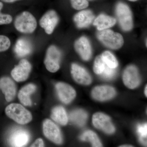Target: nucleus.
I'll use <instances>...</instances> for the list:
<instances>
[{"label":"nucleus","instance_id":"f257e3e1","mask_svg":"<svg viewBox=\"0 0 147 147\" xmlns=\"http://www.w3.org/2000/svg\"><path fill=\"white\" fill-rule=\"evenodd\" d=\"M14 26L16 30L20 32L32 33L36 28V19L28 11H24L16 16L14 21Z\"/></svg>","mask_w":147,"mask_h":147},{"label":"nucleus","instance_id":"f03ea898","mask_svg":"<svg viewBox=\"0 0 147 147\" xmlns=\"http://www.w3.org/2000/svg\"><path fill=\"white\" fill-rule=\"evenodd\" d=\"M5 111L9 117L20 124L28 123L32 119L31 113L21 104H10L5 108Z\"/></svg>","mask_w":147,"mask_h":147},{"label":"nucleus","instance_id":"7ed1b4c3","mask_svg":"<svg viewBox=\"0 0 147 147\" xmlns=\"http://www.w3.org/2000/svg\"><path fill=\"white\" fill-rule=\"evenodd\" d=\"M97 38L105 46L113 49H118L123 44V38L121 35L110 30L100 31L97 34Z\"/></svg>","mask_w":147,"mask_h":147},{"label":"nucleus","instance_id":"20e7f679","mask_svg":"<svg viewBox=\"0 0 147 147\" xmlns=\"http://www.w3.org/2000/svg\"><path fill=\"white\" fill-rule=\"evenodd\" d=\"M116 12L122 29L125 31L130 30L133 22L132 13L128 6L123 3H118L116 6Z\"/></svg>","mask_w":147,"mask_h":147},{"label":"nucleus","instance_id":"39448f33","mask_svg":"<svg viewBox=\"0 0 147 147\" xmlns=\"http://www.w3.org/2000/svg\"><path fill=\"white\" fill-rule=\"evenodd\" d=\"M61 53L55 45H51L46 52L44 64L48 71L55 73L60 68Z\"/></svg>","mask_w":147,"mask_h":147},{"label":"nucleus","instance_id":"423d86ee","mask_svg":"<svg viewBox=\"0 0 147 147\" xmlns=\"http://www.w3.org/2000/svg\"><path fill=\"white\" fill-rule=\"evenodd\" d=\"M92 123L96 128L102 130L107 134H112L115 131V128L111 119L103 113L94 114L92 117Z\"/></svg>","mask_w":147,"mask_h":147},{"label":"nucleus","instance_id":"0eeeda50","mask_svg":"<svg viewBox=\"0 0 147 147\" xmlns=\"http://www.w3.org/2000/svg\"><path fill=\"white\" fill-rule=\"evenodd\" d=\"M43 134L46 138L58 144L62 143L63 139L59 127L50 120H45L43 123Z\"/></svg>","mask_w":147,"mask_h":147},{"label":"nucleus","instance_id":"6e6552de","mask_svg":"<svg viewBox=\"0 0 147 147\" xmlns=\"http://www.w3.org/2000/svg\"><path fill=\"white\" fill-rule=\"evenodd\" d=\"M59 21L57 12L54 10L47 11L42 16L39 21L40 27L44 29L47 34H51L54 32Z\"/></svg>","mask_w":147,"mask_h":147},{"label":"nucleus","instance_id":"1a4fd4ad","mask_svg":"<svg viewBox=\"0 0 147 147\" xmlns=\"http://www.w3.org/2000/svg\"><path fill=\"white\" fill-rule=\"evenodd\" d=\"M123 79L125 85L129 88L134 89L137 88L141 80L137 67L132 65L127 67L124 71Z\"/></svg>","mask_w":147,"mask_h":147},{"label":"nucleus","instance_id":"9d476101","mask_svg":"<svg viewBox=\"0 0 147 147\" xmlns=\"http://www.w3.org/2000/svg\"><path fill=\"white\" fill-rule=\"evenodd\" d=\"M31 68V65L28 61L21 60L11 71V76L16 82H24L28 77Z\"/></svg>","mask_w":147,"mask_h":147},{"label":"nucleus","instance_id":"9b49d317","mask_svg":"<svg viewBox=\"0 0 147 147\" xmlns=\"http://www.w3.org/2000/svg\"><path fill=\"white\" fill-rule=\"evenodd\" d=\"M56 88L60 99L65 104L70 103L76 96L75 90L68 84L58 83L56 84Z\"/></svg>","mask_w":147,"mask_h":147},{"label":"nucleus","instance_id":"f8f14e48","mask_svg":"<svg viewBox=\"0 0 147 147\" xmlns=\"http://www.w3.org/2000/svg\"><path fill=\"white\" fill-rule=\"evenodd\" d=\"M30 138V134L26 130L17 129L10 134L9 142L11 146L23 147L28 143Z\"/></svg>","mask_w":147,"mask_h":147},{"label":"nucleus","instance_id":"ddd939ff","mask_svg":"<svg viewBox=\"0 0 147 147\" xmlns=\"http://www.w3.org/2000/svg\"><path fill=\"white\" fill-rule=\"evenodd\" d=\"M116 95L115 90L108 86H99L94 88L92 92L94 99L99 101H105L113 98Z\"/></svg>","mask_w":147,"mask_h":147},{"label":"nucleus","instance_id":"4468645a","mask_svg":"<svg viewBox=\"0 0 147 147\" xmlns=\"http://www.w3.org/2000/svg\"><path fill=\"white\" fill-rule=\"evenodd\" d=\"M71 74L74 79L79 84L88 85L91 83L92 78L89 74L76 64L73 63L71 65Z\"/></svg>","mask_w":147,"mask_h":147},{"label":"nucleus","instance_id":"2eb2a0df","mask_svg":"<svg viewBox=\"0 0 147 147\" xmlns=\"http://www.w3.org/2000/svg\"><path fill=\"white\" fill-rule=\"evenodd\" d=\"M74 48L84 60H89L91 57V47L88 40L86 37L82 36L76 40Z\"/></svg>","mask_w":147,"mask_h":147},{"label":"nucleus","instance_id":"dca6fc26","mask_svg":"<svg viewBox=\"0 0 147 147\" xmlns=\"http://www.w3.org/2000/svg\"><path fill=\"white\" fill-rule=\"evenodd\" d=\"M0 89L4 94L7 102L13 100L16 96V88L15 83L11 79L7 77L0 79Z\"/></svg>","mask_w":147,"mask_h":147},{"label":"nucleus","instance_id":"f3484780","mask_svg":"<svg viewBox=\"0 0 147 147\" xmlns=\"http://www.w3.org/2000/svg\"><path fill=\"white\" fill-rule=\"evenodd\" d=\"M94 18V16L90 10H83L74 16V21L76 26L79 28H82L88 26Z\"/></svg>","mask_w":147,"mask_h":147},{"label":"nucleus","instance_id":"a211bd4d","mask_svg":"<svg viewBox=\"0 0 147 147\" xmlns=\"http://www.w3.org/2000/svg\"><path fill=\"white\" fill-rule=\"evenodd\" d=\"M32 50L31 43L26 38H21L16 41L14 51L18 57H22L30 54Z\"/></svg>","mask_w":147,"mask_h":147},{"label":"nucleus","instance_id":"6ab92c4d","mask_svg":"<svg viewBox=\"0 0 147 147\" xmlns=\"http://www.w3.org/2000/svg\"><path fill=\"white\" fill-rule=\"evenodd\" d=\"M36 90V87L33 84H29L23 87L18 94V98L20 102L25 106H31L32 101L30 96Z\"/></svg>","mask_w":147,"mask_h":147},{"label":"nucleus","instance_id":"aec40b11","mask_svg":"<svg viewBox=\"0 0 147 147\" xmlns=\"http://www.w3.org/2000/svg\"><path fill=\"white\" fill-rule=\"evenodd\" d=\"M116 22L115 18L104 14H100L96 18L93 24L97 27L98 30L101 31L113 27Z\"/></svg>","mask_w":147,"mask_h":147},{"label":"nucleus","instance_id":"412c9836","mask_svg":"<svg viewBox=\"0 0 147 147\" xmlns=\"http://www.w3.org/2000/svg\"><path fill=\"white\" fill-rule=\"evenodd\" d=\"M51 117L53 120L61 125H65L68 122L67 114L64 108L61 106L54 108L52 110Z\"/></svg>","mask_w":147,"mask_h":147},{"label":"nucleus","instance_id":"4be33fe9","mask_svg":"<svg viewBox=\"0 0 147 147\" xmlns=\"http://www.w3.org/2000/svg\"><path fill=\"white\" fill-rule=\"evenodd\" d=\"M88 115L82 110H76L72 111L69 115V119L73 123L78 126H84L86 122Z\"/></svg>","mask_w":147,"mask_h":147},{"label":"nucleus","instance_id":"5701e85b","mask_svg":"<svg viewBox=\"0 0 147 147\" xmlns=\"http://www.w3.org/2000/svg\"><path fill=\"white\" fill-rule=\"evenodd\" d=\"M80 138L82 141L90 142L93 147H102V144L97 135L91 130L85 131L81 135Z\"/></svg>","mask_w":147,"mask_h":147},{"label":"nucleus","instance_id":"b1692460","mask_svg":"<svg viewBox=\"0 0 147 147\" xmlns=\"http://www.w3.org/2000/svg\"><path fill=\"white\" fill-rule=\"evenodd\" d=\"M105 63L110 68L116 69L118 66L117 59L110 52L105 51L101 55Z\"/></svg>","mask_w":147,"mask_h":147},{"label":"nucleus","instance_id":"393cba45","mask_svg":"<svg viewBox=\"0 0 147 147\" xmlns=\"http://www.w3.org/2000/svg\"><path fill=\"white\" fill-rule=\"evenodd\" d=\"M106 64L104 62L101 55L96 57L94 65V71L96 74L101 75L105 68Z\"/></svg>","mask_w":147,"mask_h":147},{"label":"nucleus","instance_id":"a878e982","mask_svg":"<svg viewBox=\"0 0 147 147\" xmlns=\"http://www.w3.org/2000/svg\"><path fill=\"white\" fill-rule=\"evenodd\" d=\"M137 132L139 136L140 142L144 144H147V123L139 125L137 127Z\"/></svg>","mask_w":147,"mask_h":147},{"label":"nucleus","instance_id":"bb28decb","mask_svg":"<svg viewBox=\"0 0 147 147\" xmlns=\"http://www.w3.org/2000/svg\"><path fill=\"white\" fill-rule=\"evenodd\" d=\"M71 6L77 10H81L88 7L89 3L87 0H70Z\"/></svg>","mask_w":147,"mask_h":147},{"label":"nucleus","instance_id":"cd10ccee","mask_svg":"<svg viewBox=\"0 0 147 147\" xmlns=\"http://www.w3.org/2000/svg\"><path fill=\"white\" fill-rule=\"evenodd\" d=\"M10 45V40L8 37L0 35V52H4L8 50Z\"/></svg>","mask_w":147,"mask_h":147},{"label":"nucleus","instance_id":"c85d7f7f","mask_svg":"<svg viewBox=\"0 0 147 147\" xmlns=\"http://www.w3.org/2000/svg\"><path fill=\"white\" fill-rule=\"evenodd\" d=\"M116 73V69L110 68L106 65L105 69L100 75L103 79L110 80L115 77Z\"/></svg>","mask_w":147,"mask_h":147},{"label":"nucleus","instance_id":"c756f323","mask_svg":"<svg viewBox=\"0 0 147 147\" xmlns=\"http://www.w3.org/2000/svg\"><path fill=\"white\" fill-rule=\"evenodd\" d=\"M12 20V17L9 14L0 13V25L10 24Z\"/></svg>","mask_w":147,"mask_h":147},{"label":"nucleus","instance_id":"7c9ffc66","mask_svg":"<svg viewBox=\"0 0 147 147\" xmlns=\"http://www.w3.org/2000/svg\"><path fill=\"white\" fill-rule=\"evenodd\" d=\"M31 147H44V142H43V140L41 139H37L36 141L34 142V143L31 145Z\"/></svg>","mask_w":147,"mask_h":147},{"label":"nucleus","instance_id":"2f4dec72","mask_svg":"<svg viewBox=\"0 0 147 147\" xmlns=\"http://www.w3.org/2000/svg\"><path fill=\"white\" fill-rule=\"evenodd\" d=\"M0 1L6 3H12L17 1H20V0H0Z\"/></svg>","mask_w":147,"mask_h":147},{"label":"nucleus","instance_id":"473e14b6","mask_svg":"<svg viewBox=\"0 0 147 147\" xmlns=\"http://www.w3.org/2000/svg\"><path fill=\"white\" fill-rule=\"evenodd\" d=\"M3 7V4L2 2L0 1V13L1 12V11Z\"/></svg>","mask_w":147,"mask_h":147},{"label":"nucleus","instance_id":"72a5a7b5","mask_svg":"<svg viewBox=\"0 0 147 147\" xmlns=\"http://www.w3.org/2000/svg\"><path fill=\"white\" fill-rule=\"evenodd\" d=\"M120 147H133V146H131V145H123V146H120Z\"/></svg>","mask_w":147,"mask_h":147},{"label":"nucleus","instance_id":"f704fd0d","mask_svg":"<svg viewBox=\"0 0 147 147\" xmlns=\"http://www.w3.org/2000/svg\"><path fill=\"white\" fill-rule=\"evenodd\" d=\"M147 86H146V88H145V95L146 96H147Z\"/></svg>","mask_w":147,"mask_h":147},{"label":"nucleus","instance_id":"c9c22d12","mask_svg":"<svg viewBox=\"0 0 147 147\" xmlns=\"http://www.w3.org/2000/svg\"><path fill=\"white\" fill-rule=\"evenodd\" d=\"M128 1H137V0H128Z\"/></svg>","mask_w":147,"mask_h":147}]
</instances>
